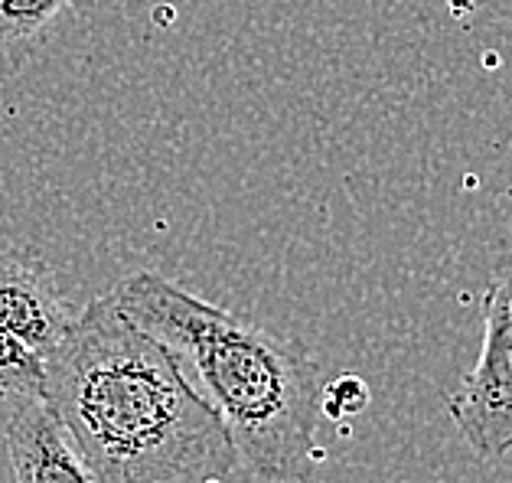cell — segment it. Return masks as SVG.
I'll list each match as a JSON object with an SVG mask.
<instances>
[{
	"instance_id": "obj_1",
	"label": "cell",
	"mask_w": 512,
	"mask_h": 483,
	"mask_svg": "<svg viewBox=\"0 0 512 483\" xmlns=\"http://www.w3.org/2000/svg\"><path fill=\"white\" fill-rule=\"evenodd\" d=\"M43 402L95 483H229L239 451L177 353L95 297L43 359Z\"/></svg>"
},
{
	"instance_id": "obj_2",
	"label": "cell",
	"mask_w": 512,
	"mask_h": 483,
	"mask_svg": "<svg viewBox=\"0 0 512 483\" xmlns=\"http://www.w3.org/2000/svg\"><path fill=\"white\" fill-rule=\"evenodd\" d=\"M108 294L134 324L190 359L255 477L304 480L314 470L323 382L301 343L245 324L157 271H134Z\"/></svg>"
},
{
	"instance_id": "obj_3",
	"label": "cell",
	"mask_w": 512,
	"mask_h": 483,
	"mask_svg": "<svg viewBox=\"0 0 512 483\" xmlns=\"http://www.w3.org/2000/svg\"><path fill=\"white\" fill-rule=\"evenodd\" d=\"M447 415L483 461L512 454V252L493 265L483 288V346L447 399Z\"/></svg>"
},
{
	"instance_id": "obj_4",
	"label": "cell",
	"mask_w": 512,
	"mask_h": 483,
	"mask_svg": "<svg viewBox=\"0 0 512 483\" xmlns=\"http://www.w3.org/2000/svg\"><path fill=\"white\" fill-rule=\"evenodd\" d=\"M72 317L53 268L40 255L0 249V324L46 359L66 337Z\"/></svg>"
},
{
	"instance_id": "obj_5",
	"label": "cell",
	"mask_w": 512,
	"mask_h": 483,
	"mask_svg": "<svg viewBox=\"0 0 512 483\" xmlns=\"http://www.w3.org/2000/svg\"><path fill=\"white\" fill-rule=\"evenodd\" d=\"M14 483H95L43 399H23L7 418Z\"/></svg>"
},
{
	"instance_id": "obj_6",
	"label": "cell",
	"mask_w": 512,
	"mask_h": 483,
	"mask_svg": "<svg viewBox=\"0 0 512 483\" xmlns=\"http://www.w3.org/2000/svg\"><path fill=\"white\" fill-rule=\"evenodd\" d=\"M46 369L43 356L27 346L10 327L0 324V399L23 402L43 399Z\"/></svg>"
},
{
	"instance_id": "obj_7",
	"label": "cell",
	"mask_w": 512,
	"mask_h": 483,
	"mask_svg": "<svg viewBox=\"0 0 512 483\" xmlns=\"http://www.w3.org/2000/svg\"><path fill=\"white\" fill-rule=\"evenodd\" d=\"M69 7L72 0H0V46L40 40Z\"/></svg>"
},
{
	"instance_id": "obj_8",
	"label": "cell",
	"mask_w": 512,
	"mask_h": 483,
	"mask_svg": "<svg viewBox=\"0 0 512 483\" xmlns=\"http://www.w3.org/2000/svg\"><path fill=\"white\" fill-rule=\"evenodd\" d=\"M369 399H372L369 386L359 376H340L320 392V415H327L333 421L353 418L359 412H366Z\"/></svg>"
}]
</instances>
